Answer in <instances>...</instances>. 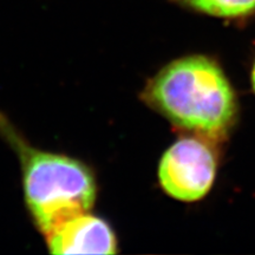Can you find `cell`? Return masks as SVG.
Here are the masks:
<instances>
[{
	"instance_id": "cell-1",
	"label": "cell",
	"mask_w": 255,
	"mask_h": 255,
	"mask_svg": "<svg viewBox=\"0 0 255 255\" xmlns=\"http://www.w3.org/2000/svg\"><path fill=\"white\" fill-rule=\"evenodd\" d=\"M142 98L174 126L209 142L225 139L238 114L231 83L218 63L206 56L168 64L149 81Z\"/></svg>"
},
{
	"instance_id": "cell-2",
	"label": "cell",
	"mask_w": 255,
	"mask_h": 255,
	"mask_svg": "<svg viewBox=\"0 0 255 255\" xmlns=\"http://www.w3.org/2000/svg\"><path fill=\"white\" fill-rule=\"evenodd\" d=\"M0 133L20 159L28 210L44 235L88 213L96 199L91 170L78 159L33 148L0 114Z\"/></svg>"
},
{
	"instance_id": "cell-3",
	"label": "cell",
	"mask_w": 255,
	"mask_h": 255,
	"mask_svg": "<svg viewBox=\"0 0 255 255\" xmlns=\"http://www.w3.org/2000/svg\"><path fill=\"white\" fill-rule=\"evenodd\" d=\"M208 142L195 135L183 137L164 152L158 165V180L169 196L194 202L208 194L218 165Z\"/></svg>"
},
{
	"instance_id": "cell-4",
	"label": "cell",
	"mask_w": 255,
	"mask_h": 255,
	"mask_svg": "<svg viewBox=\"0 0 255 255\" xmlns=\"http://www.w3.org/2000/svg\"><path fill=\"white\" fill-rule=\"evenodd\" d=\"M52 254H114L116 238L104 220L88 213L68 220L46 235Z\"/></svg>"
},
{
	"instance_id": "cell-5",
	"label": "cell",
	"mask_w": 255,
	"mask_h": 255,
	"mask_svg": "<svg viewBox=\"0 0 255 255\" xmlns=\"http://www.w3.org/2000/svg\"><path fill=\"white\" fill-rule=\"evenodd\" d=\"M183 7L225 19L244 18L255 13V0H171Z\"/></svg>"
},
{
	"instance_id": "cell-6",
	"label": "cell",
	"mask_w": 255,
	"mask_h": 255,
	"mask_svg": "<svg viewBox=\"0 0 255 255\" xmlns=\"http://www.w3.org/2000/svg\"><path fill=\"white\" fill-rule=\"evenodd\" d=\"M252 85H253V89L255 91V63L253 66V70H252Z\"/></svg>"
}]
</instances>
